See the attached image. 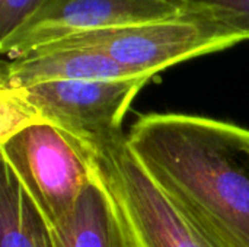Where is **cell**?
I'll return each instance as SVG.
<instances>
[{"label": "cell", "instance_id": "cell-9", "mask_svg": "<svg viewBox=\"0 0 249 247\" xmlns=\"http://www.w3.org/2000/svg\"><path fill=\"white\" fill-rule=\"evenodd\" d=\"M0 247H55L45 220L6 165L0 182Z\"/></svg>", "mask_w": 249, "mask_h": 247}, {"label": "cell", "instance_id": "cell-6", "mask_svg": "<svg viewBox=\"0 0 249 247\" xmlns=\"http://www.w3.org/2000/svg\"><path fill=\"white\" fill-rule=\"evenodd\" d=\"M187 10L184 0H45L0 39V52L13 60L71 35L155 22Z\"/></svg>", "mask_w": 249, "mask_h": 247}, {"label": "cell", "instance_id": "cell-3", "mask_svg": "<svg viewBox=\"0 0 249 247\" xmlns=\"http://www.w3.org/2000/svg\"><path fill=\"white\" fill-rule=\"evenodd\" d=\"M244 41H248L245 35L214 15L190 9L168 19L71 35L35 51H96L152 79L178 63L223 51Z\"/></svg>", "mask_w": 249, "mask_h": 247}, {"label": "cell", "instance_id": "cell-8", "mask_svg": "<svg viewBox=\"0 0 249 247\" xmlns=\"http://www.w3.org/2000/svg\"><path fill=\"white\" fill-rule=\"evenodd\" d=\"M50 231L55 247H133L117 207L98 175L73 213Z\"/></svg>", "mask_w": 249, "mask_h": 247}, {"label": "cell", "instance_id": "cell-5", "mask_svg": "<svg viewBox=\"0 0 249 247\" xmlns=\"http://www.w3.org/2000/svg\"><path fill=\"white\" fill-rule=\"evenodd\" d=\"M88 150L131 246L228 247L194 223L155 185L131 154L127 135Z\"/></svg>", "mask_w": 249, "mask_h": 247}, {"label": "cell", "instance_id": "cell-4", "mask_svg": "<svg viewBox=\"0 0 249 247\" xmlns=\"http://www.w3.org/2000/svg\"><path fill=\"white\" fill-rule=\"evenodd\" d=\"M6 165L48 229L66 220L96 179L90 153L58 128L32 122L0 137Z\"/></svg>", "mask_w": 249, "mask_h": 247}, {"label": "cell", "instance_id": "cell-11", "mask_svg": "<svg viewBox=\"0 0 249 247\" xmlns=\"http://www.w3.org/2000/svg\"><path fill=\"white\" fill-rule=\"evenodd\" d=\"M45 0H0V39L10 35Z\"/></svg>", "mask_w": 249, "mask_h": 247}, {"label": "cell", "instance_id": "cell-2", "mask_svg": "<svg viewBox=\"0 0 249 247\" xmlns=\"http://www.w3.org/2000/svg\"><path fill=\"white\" fill-rule=\"evenodd\" d=\"M150 79L48 82L0 89V137L32 122L53 125L92 148L123 135V121Z\"/></svg>", "mask_w": 249, "mask_h": 247}, {"label": "cell", "instance_id": "cell-1", "mask_svg": "<svg viewBox=\"0 0 249 247\" xmlns=\"http://www.w3.org/2000/svg\"><path fill=\"white\" fill-rule=\"evenodd\" d=\"M127 146L155 185L228 247H249V130L188 114L142 115Z\"/></svg>", "mask_w": 249, "mask_h": 247}, {"label": "cell", "instance_id": "cell-10", "mask_svg": "<svg viewBox=\"0 0 249 247\" xmlns=\"http://www.w3.org/2000/svg\"><path fill=\"white\" fill-rule=\"evenodd\" d=\"M190 9L209 12L249 41V0H184Z\"/></svg>", "mask_w": 249, "mask_h": 247}, {"label": "cell", "instance_id": "cell-7", "mask_svg": "<svg viewBox=\"0 0 249 247\" xmlns=\"http://www.w3.org/2000/svg\"><path fill=\"white\" fill-rule=\"evenodd\" d=\"M150 79L108 55L88 49L35 51L1 63L0 89H22L48 82Z\"/></svg>", "mask_w": 249, "mask_h": 247}]
</instances>
